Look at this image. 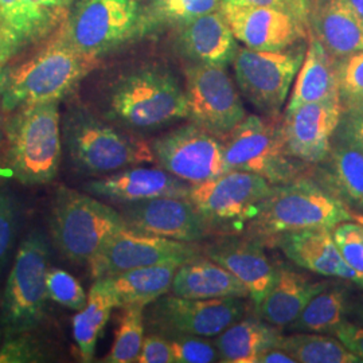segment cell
Returning <instances> with one entry per match:
<instances>
[{
	"label": "cell",
	"instance_id": "1",
	"mask_svg": "<svg viewBox=\"0 0 363 363\" xmlns=\"http://www.w3.org/2000/svg\"><path fill=\"white\" fill-rule=\"evenodd\" d=\"M97 62L72 48L60 30L25 61L0 70V108L13 112L25 105L60 101Z\"/></svg>",
	"mask_w": 363,
	"mask_h": 363
},
{
	"label": "cell",
	"instance_id": "29",
	"mask_svg": "<svg viewBox=\"0 0 363 363\" xmlns=\"http://www.w3.org/2000/svg\"><path fill=\"white\" fill-rule=\"evenodd\" d=\"M283 339L277 327L257 319H240L217 335L214 343L220 362L253 363L261 351L279 346Z\"/></svg>",
	"mask_w": 363,
	"mask_h": 363
},
{
	"label": "cell",
	"instance_id": "34",
	"mask_svg": "<svg viewBox=\"0 0 363 363\" xmlns=\"http://www.w3.org/2000/svg\"><path fill=\"white\" fill-rule=\"evenodd\" d=\"M145 307L128 306L123 308L115 342L104 358L106 363L138 362L144 342Z\"/></svg>",
	"mask_w": 363,
	"mask_h": 363
},
{
	"label": "cell",
	"instance_id": "2",
	"mask_svg": "<svg viewBox=\"0 0 363 363\" xmlns=\"http://www.w3.org/2000/svg\"><path fill=\"white\" fill-rule=\"evenodd\" d=\"M363 220L325 186L296 178L273 184L271 193L247 220V233L272 240L277 235L311 229L333 230L343 222Z\"/></svg>",
	"mask_w": 363,
	"mask_h": 363
},
{
	"label": "cell",
	"instance_id": "31",
	"mask_svg": "<svg viewBox=\"0 0 363 363\" xmlns=\"http://www.w3.org/2000/svg\"><path fill=\"white\" fill-rule=\"evenodd\" d=\"M115 308L113 298H111L109 292L99 280H94L88 292L85 307L77 311L72 322L73 337L84 362L93 361L97 342Z\"/></svg>",
	"mask_w": 363,
	"mask_h": 363
},
{
	"label": "cell",
	"instance_id": "50",
	"mask_svg": "<svg viewBox=\"0 0 363 363\" xmlns=\"http://www.w3.org/2000/svg\"><path fill=\"white\" fill-rule=\"evenodd\" d=\"M28 3H33V4H39V6H43V0H26Z\"/></svg>",
	"mask_w": 363,
	"mask_h": 363
},
{
	"label": "cell",
	"instance_id": "44",
	"mask_svg": "<svg viewBox=\"0 0 363 363\" xmlns=\"http://www.w3.org/2000/svg\"><path fill=\"white\" fill-rule=\"evenodd\" d=\"M334 335L363 362V327L343 320Z\"/></svg>",
	"mask_w": 363,
	"mask_h": 363
},
{
	"label": "cell",
	"instance_id": "30",
	"mask_svg": "<svg viewBox=\"0 0 363 363\" xmlns=\"http://www.w3.org/2000/svg\"><path fill=\"white\" fill-rule=\"evenodd\" d=\"M323 162L325 187L351 208H363V151L343 142Z\"/></svg>",
	"mask_w": 363,
	"mask_h": 363
},
{
	"label": "cell",
	"instance_id": "20",
	"mask_svg": "<svg viewBox=\"0 0 363 363\" xmlns=\"http://www.w3.org/2000/svg\"><path fill=\"white\" fill-rule=\"evenodd\" d=\"M288 259L310 272L350 281L363 289V273L352 268L340 253L333 230L311 229L272 238Z\"/></svg>",
	"mask_w": 363,
	"mask_h": 363
},
{
	"label": "cell",
	"instance_id": "9",
	"mask_svg": "<svg viewBox=\"0 0 363 363\" xmlns=\"http://www.w3.org/2000/svg\"><path fill=\"white\" fill-rule=\"evenodd\" d=\"M222 140L230 169L257 174L272 184L298 178L300 162L286 152L280 116L247 115Z\"/></svg>",
	"mask_w": 363,
	"mask_h": 363
},
{
	"label": "cell",
	"instance_id": "47",
	"mask_svg": "<svg viewBox=\"0 0 363 363\" xmlns=\"http://www.w3.org/2000/svg\"><path fill=\"white\" fill-rule=\"evenodd\" d=\"M73 0H43V7L54 10L57 13H62L72 4Z\"/></svg>",
	"mask_w": 363,
	"mask_h": 363
},
{
	"label": "cell",
	"instance_id": "35",
	"mask_svg": "<svg viewBox=\"0 0 363 363\" xmlns=\"http://www.w3.org/2000/svg\"><path fill=\"white\" fill-rule=\"evenodd\" d=\"M222 0H152L148 19L186 25L202 15L218 11Z\"/></svg>",
	"mask_w": 363,
	"mask_h": 363
},
{
	"label": "cell",
	"instance_id": "40",
	"mask_svg": "<svg viewBox=\"0 0 363 363\" xmlns=\"http://www.w3.org/2000/svg\"><path fill=\"white\" fill-rule=\"evenodd\" d=\"M27 333L13 334L0 349V363L40 362L45 354L38 343Z\"/></svg>",
	"mask_w": 363,
	"mask_h": 363
},
{
	"label": "cell",
	"instance_id": "3",
	"mask_svg": "<svg viewBox=\"0 0 363 363\" xmlns=\"http://www.w3.org/2000/svg\"><path fill=\"white\" fill-rule=\"evenodd\" d=\"M60 101L25 105L4 125L6 163L13 178L27 186L52 183L62 157Z\"/></svg>",
	"mask_w": 363,
	"mask_h": 363
},
{
	"label": "cell",
	"instance_id": "10",
	"mask_svg": "<svg viewBox=\"0 0 363 363\" xmlns=\"http://www.w3.org/2000/svg\"><path fill=\"white\" fill-rule=\"evenodd\" d=\"M304 55L303 48L292 46L279 52L238 48L233 60L237 84L247 101L264 116H280Z\"/></svg>",
	"mask_w": 363,
	"mask_h": 363
},
{
	"label": "cell",
	"instance_id": "45",
	"mask_svg": "<svg viewBox=\"0 0 363 363\" xmlns=\"http://www.w3.org/2000/svg\"><path fill=\"white\" fill-rule=\"evenodd\" d=\"M343 139L346 143L351 144L363 151V116L351 113L343 124Z\"/></svg>",
	"mask_w": 363,
	"mask_h": 363
},
{
	"label": "cell",
	"instance_id": "11",
	"mask_svg": "<svg viewBox=\"0 0 363 363\" xmlns=\"http://www.w3.org/2000/svg\"><path fill=\"white\" fill-rule=\"evenodd\" d=\"M150 306L147 323L167 337H217L242 319L247 308L242 298H187L175 295H164Z\"/></svg>",
	"mask_w": 363,
	"mask_h": 363
},
{
	"label": "cell",
	"instance_id": "21",
	"mask_svg": "<svg viewBox=\"0 0 363 363\" xmlns=\"http://www.w3.org/2000/svg\"><path fill=\"white\" fill-rule=\"evenodd\" d=\"M206 256L233 273L247 286L249 298L257 308L276 274V268L261 242L257 240L222 241L208 247Z\"/></svg>",
	"mask_w": 363,
	"mask_h": 363
},
{
	"label": "cell",
	"instance_id": "13",
	"mask_svg": "<svg viewBox=\"0 0 363 363\" xmlns=\"http://www.w3.org/2000/svg\"><path fill=\"white\" fill-rule=\"evenodd\" d=\"M151 147L159 167L191 186L230 171L223 156V140L195 123L159 136Z\"/></svg>",
	"mask_w": 363,
	"mask_h": 363
},
{
	"label": "cell",
	"instance_id": "48",
	"mask_svg": "<svg viewBox=\"0 0 363 363\" xmlns=\"http://www.w3.org/2000/svg\"><path fill=\"white\" fill-rule=\"evenodd\" d=\"M345 1L363 22V0H345Z\"/></svg>",
	"mask_w": 363,
	"mask_h": 363
},
{
	"label": "cell",
	"instance_id": "43",
	"mask_svg": "<svg viewBox=\"0 0 363 363\" xmlns=\"http://www.w3.org/2000/svg\"><path fill=\"white\" fill-rule=\"evenodd\" d=\"M222 1H229V3L241 4V6L277 9V10L292 13L308 23L313 0H222Z\"/></svg>",
	"mask_w": 363,
	"mask_h": 363
},
{
	"label": "cell",
	"instance_id": "16",
	"mask_svg": "<svg viewBox=\"0 0 363 363\" xmlns=\"http://www.w3.org/2000/svg\"><path fill=\"white\" fill-rule=\"evenodd\" d=\"M220 10L235 39L253 50H286L307 38L308 23L277 9L222 1Z\"/></svg>",
	"mask_w": 363,
	"mask_h": 363
},
{
	"label": "cell",
	"instance_id": "6",
	"mask_svg": "<svg viewBox=\"0 0 363 363\" xmlns=\"http://www.w3.org/2000/svg\"><path fill=\"white\" fill-rule=\"evenodd\" d=\"M128 229L121 213L94 195L61 186L50 210V230L55 247L76 264H89L115 234Z\"/></svg>",
	"mask_w": 363,
	"mask_h": 363
},
{
	"label": "cell",
	"instance_id": "17",
	"mask_svg": "<svg viewBox=\"0 0 363 363\" xmlns=\"http://www.w3.org/2000/svg\"><path fill=\"white\" fill-rule=\"evenodd\" d=\"M127 226L183 242H199L208 235V225L193 202L183 196H159L120 205Z\"/></svg>",
	"mask_w": 363,
	"mask_h": 363
},
{
	"label": "cell",
	"instance_id": "52",
	"mask_svg": "<svg viewBox=\"0 0 363 363\" xmlns=\"http://www.w3.org/2000/svg\"><path fill=\"white\" fill-rule=\"evenodd\" d=\"M0 142H1V128H0Z\"/></svg>",
	"mask_w": 363,
	"mask_h": 363
},
{
	"label": "cell",
	"instance_id": "41",
	"mask_svg": "<svg viewBox=\"0 0 363 363\" xmlns=\"http://www.w3.org/2000/svg\"><path fill=\"white\" fill-rule=\"evenodd\" d=\"M16 225V208L9 194L0 191V268L11 249Z\"/></svg>",
	"mask_w": 363,
	"mask_h": 363
},
{
	"label": "cell",
	"instance_id": "24",
	"mask_svg": "<svg viewBox=\"0 0 363 363\" xmlns=\"http://www.w3.org/2000/svg\"><path fill=\"white\" fill-rule=\"evenodd\" d=\"M171 295L187 298H249V291L233 273L201 255L177 269Z\"/></svg>",
	"mask_w": 363,
	"mask_h": 363
},
{
	"label": "cell",
	"instance_id": "32",
	"mask_svg": "<svg viewBox=\"0 0 363 363\" xmlns=\"http://www.w3.org/2000/svg\"><path fill=\"white\" fill-rule=\"evenodd\" d=\"M346 291L343 288L325 286L307 303L298 319L289 325L303 333L334 334L345 320Z\"/></svg>",
	"mask_w": 363,
	"mask_h": 363
},
{
	"label": "cell",
	"instance_id": "38",
	"mask_svg": "<svg viewBox=\"0 0 363 363\" xmlns=\"http://www.w3.org/2000/svg\"><path fill=\"white\" fill-rule=\"evenodd\" d=\"M342 101L351 104L363 97V52L343 57L337 62Z\"/></svg>",
	"mask_w": 363,
	"mask_h": 363
},
{
	"label": "cell",
	"instance_id": "37",
	"mask_svg": "<svg viewBox=\"0 0 363 363\" xmlns=\"http://www.w3.org/2000/svg\"><path fill=\"white\" fill-rule=\"evenodd\" d=\"M175 363L220 362V352L210 337H169Z\"/></svg>",
	"mask_w": 363,
	"mask_h": 363
},
{
	"label": "cell",
	"instance_id": "23",
	"mask_svg": "<svg viewBox=\"0 0 363 363\" xmlns=\"http://www.w3.org/2000/svg\"><path fill=\"white\" fill-rule=\"evenodd\" d=\"M310 22L313 37L333 57L363 52V22L345 0H313Z\"/></svg>",
	"mask_w": 363,
	"mask_h": 363
},
{
	"label": "cell",
	"instance_id": "22",
	"mask_svg": "<svg viewBox=\"0 0 363 363\" xmlns=\"http://www.w3.org/2000/svg\"><path fill=\"white\" fill-rule=\"evenodd\" d=\"M58 13L26 0H0V70L30 43L45 38Z\"/></svg>",
	"mask_w": 363,
	"mask_h": 363
},
{
	"label": "cell",
	"instance_id": "42",
	"mask_svg": "<svg viewBox=\"0 0 363 363\" xmlns=\"http://www.w3.org/2000/svg\"><path fill=\"white\" fill-rule=\"evenodd\" d=\"M138 362L175 363L169 337L160 334L145 335Z\"/></svg>",
	"mask_w": 363,
	"mask_h": 363
},
{
	"label": "cell",
	"instance_id": "4",
	"mask_svg": "<svg viewBox=\"0 0 363 363\" xmlns=\"http://www.w3.org/2000/svg\"><path fill=\"white\" fill-rule=\"evenodd\" d=\"M108 116L135 130L164 127L189 118L186 89L169 70L145 66L123 74L108 91Z\"/></svg>",
	"mask_w": 363,
	"mask_h": 363
},
{
	"label": "cell",
	"instance_id": "39",
	"mask_svg": "<svg viewBox=\"0 0 363 363\" xmlns=\"http://www.w3.org/2000/svg\"><path fill=\"white\" fill-rule=\"evenodd\" d=\"M333 237L346 261L352 268L363 273L362 222H343L333 229Z\"/></svg>",
	"mask_w": 363,
	"mask_h": 363
},
{
	"label": "cell",
	"instance_id": "28",
	"mask_svg": "<svg viewBox=\"0 0 363 363\" xmlns=\"http://www.w3.org/2000/svg\"><path fill=\"white\" fill-rule=\"evenodd\" d=\"M181 265L166 264L138 268L97 279L113 298L116 308L128 306L152 304L157 298L167 295L172 286L177 269Z\"/></svg>",
	"mask_w": 363,
	"mask_h": 363
},
{
	"label": "cell",
	"instance_id": "51",
	"mask_svg": "<svg viewBox=\"0 0 363 363\" xmlns=\"http://www.w3.org/2000/svg\"><path fill=\"white\" fill-rule=\"evenodd\" d=\"M359 316H361V319L363 320V307L359 310Z\"/></svg>",
	"mask_w": 363,
	"mask_h": 363
},
{
	"label": "cell",
	"instance_id": "19",
	"mask_svg": "<svg viewBox=\"0 0 363 363\" xmlns=\"http://www.w3.org/2000/svg\"><path fill=\"white\" fill-rule=\"evenodd\" d=\"M191 184L162 167H128L86 182L84 190L116 205L159 196L189 198Z\"/></svg>",
	"mask_w": 363,
	"mask_h": 363
},
{
	"label": "cell",
	"instance_id": "26",
	"mask_svg": "<svg viewBox=\"0 0 363 363\" xmlns=\"http://www.w3.org/2000/svg\"><path fill=\"white\" fill-rule=\"evenodd\" d=\"M327 284L312 283L303 273L288 267L276 268L272 286L257 307L262 320L274 327H289L307 303Z\"/></svg>",
	"mask_w": 363,
	"mask_h": 363
},
{
	"label": "cell",
	"instance_id": "49",
	"mask_svg": "<svg viewBox=\"0 0 363 363\" xmlns=\"http://www.w3.org/2000/svg\"><path fill=\"white\" fill-rule=\"evenodd\" d=\"M349 106H350L351 113L363 116V97H361L357 101H354V103H351V104H349Z\"/></svg>",
	"mask_w": 363,
	"mask_h": 363
},
{
	"label": "cell",
	"instance_id": "14",
	"mask_svg": "<svg viewBox=\"0 0 363 363\" xmlns=\"http://www.w3.org/2000/svg\"><path fill=\"white\" fill-rule=\"evenodd\" d=\"M272 187V183L261 175L230 169L214 179L191 186L189 199L208 228L238 225L256 214Z\"/></svg>",
	"mask_w": 363,
	"mask_h": 363
},
{
	"label": "cell",
	"instance_id": "8",
	"mask_svg": "<svg viewBox=\"0 0 363 363\" xmlns=\"http://www.w3.org/2000/svg\"><path fill=\"white\" fill-rule=\"evenodd\" d=\"M49 245L38 232L28 234L16 252L1 300V323L9 335L30 333L46 313L49 298Z\"/></svg>",
	"mask_w": 363,
	"mask_h": 363
},
{
	"label": "cell",
	"instance_id": "5",
	"mask_svg": "<svg viewBox=\"0 0 363 363\" xmlns=\"http://www.w3.org/2000/svg\"><path fill=\"white\" fill-rule=\"evenodd\" d=\"M61 128L67 156L82 174L99 178L155 162L151 144L120 132L77 105L67 109Z\"/></svg>",
	"mask_w": 363,
	"mask_h": 363
},
{
	"label": "cell",
	"instance_id": "12",
	"mask_svg": "<svg viewBox=\"0 0 363 363\" xmlns=\"http://www.w3.org/2000/svg\"><path fill=\"white\" fill-rule=\"evenodd\" d=\"M189 118L223 139L247 117L241 96L223 66L198 64L186 72Z\"/></svg>",
	"mask_w": 363,
	"mask_h": 363
},
{
	"label": "cell",
	"instance_id": "7",
	"mask_svg": "<svg viewBox=\"0 0 363 363\" xmlns=\"http://www.w3.org/2000/svg\"><path fill=\"white\" fill-rule=\"evenodd\" d=\"M148 22L140 0H77L61 30L72 48L99 61L143 33Z\"/></svg>",
	"mask_w": 363,
	"mask_h": 363
},
{
	"label": "cell",
	"instance_id": "18",
	"mask_svg": "<svg viewBox=\"0 0 363 363\" xmlns=\"http://www.w3.org/2000/svg\"><path fill=\"white\" fill-rule=\"evenodd\" d=\"M342 113V99L311 103L286 112L281 130L288 155L300 163L323 162L331 150V139L340 124Z\"/></svg>",
	"mask_w": 363,
	"mask_h": 363
},
{
	"label": "cell",
	"instance_id": "33",
	"mask_svg": "<svg viewBox=\"0 0 363 363\" xmlns=\"http://www.w3.org/2000/svg\"><path fill=\"white\" fill-rule=\"evenodd\" d=\"M298 363H363L346 349L337 337L318 333H301L283 337L280 345Z\"/></svg>",
	"mask_w": 363,
	"mask_h": 363
},
{
	"label": "cell",
	"instance_id": "25",
	"mask_svg": "<svg viewBox=\"0 0 363 363\" xmlns=\"http://www.w3.org/2000/svg\"><path fill=\"white\" fill-rule=\"evenodd\" d=\"M181 43L183 52L195 62L223 67L233 64L238 50L237 39L220 10L183 25Z\"/></svg>",
	"mask_w": 363,
	"mask_h": 363
},
{
	"label": "cell",
	"instance_id": "36",
	"mask_svg": "<svg viewBox=\"0 0 363 363\" xmlns=\"http://www.w3.org/2000/svg\"><path fill=\"white\" fill-rule=\"evenodd\" d=\"M49 298L73 311H79L85 307L88 294L70 273L60 268H49L48 277Z\"/></svg>",
	"mask_w": 363,
	"mask_h": 363
},
{
	"label": "cell",
	"instance_id": "46",
	"mask_svg": "<svg viewBox=\"0 0 363 363\" xmlns=\"http://www.w3.org/2000/svg\"><path fill=\"white\" fill-rule=\"evenodd\" d=\"M253 363H298L296 359L280 346L269 347L267 350L261 351L255 358Z\"/></svg>",
	"mask_w": 363,
	"mask_h": 363
},
{
	"label": "cell",
	"instance_id": "15",
	"mask_svg": "<svg viewBox=\"0 0 363 363\" xmlns=\"http://www.w3.org/2000/svg\"><path fill=\"white\" fill-rule=\"evenodd\" d=\"M201 255L196 242H183L124 229L111 237L88 264L94 280L138 268L175 264Z\"/></svg>",
	"mask_w": 363,
	"mask_h": 363
},
{
	"label": "cell",
	"instance_id": "27",
	"mask_svg": "<svg viewBox=\"0 0 363 363\" xmlns=\"http://www.w3.org/2000/svg\"><path fill=\"white\" fill-rule=\"evenodd\" d=\"M333 99H340L335 57L327 52L319 39L311 35L286 112Z\"/></svg>",
	"mask_w": 363,
	"mask_h": 363
}]
</instances>
